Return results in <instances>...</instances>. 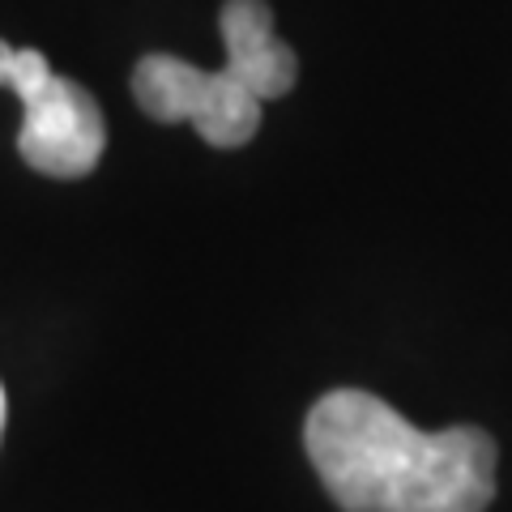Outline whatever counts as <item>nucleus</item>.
<instances>
[{
	"instance_id": "f257e3e1",
	"label": "nucleus",
	"mask_w": 512,
	"mask_h": 512,
	"mask_svg": "<svg viewBox=\"0 0 512 512\" xmlns=\"http://www.w3.org/2000/svg\"><path fill=\"white\" fill-rule=\"evenodd\" d=\"M303 444L342 512H487L495 500L487 431H419L363 389L320 397Z\"/></svg>"
},
{
	"instance_id": "f03ea898",
	"label": "nucleus",
	"mask_w": 512,
	"mask_h": 512,
	"mask_svg": "<svg viewBox=\"0 0 512 512\" xmlns=\"http://www.w3.org/2000/svg\"><path fill=\"white\" fill-rule=\"evenodd\" d=\"M0 86L22 103L18 154L30 167L52 180H82L99 167L107 150L103 111L77 82L56 77L43 52L0 39Z\"/></svg>"
},
{
	"instance_id": "7ed1b4c3",
	"label": "nucleus",
	"mask_w": 512,
	"mask_h": 512,
	"mask_svg": "<svg viewBox=\"0 0 512 512\" xmlns=\"http://www.w3.org/2000/svg\"><path fill=\"white\" fill-rule=\"evenodd\" d=\"M133 94L150 120L192 124L218 150L248 146L261 124V99L227 69H197L180 56H146L133 69Z\"/></svg>"
},
{
	"instance_id": "20e7f679",
	"label": "nucleus",
	"mask_w": 512,
	"mask_h": 512,
	"mask_svg": "<svg viewBox=\"0 0 512 512\" xmlns=\"http://www.w3.org/2000/svg\"><path fill=\"white\" fill-rule=\"evenodd\" d=\"M222 43H227L222 69L261 103L282 99L295 86L299 60L274 35V13L265 0H227L222 5Z\"/></svg>"
},
{
	"instance_id": "39448f33",
	"label": "nucleus",
	"mask_w": 512,
	"mask_h": 512,
	"mask_svg": "<svg viewBox=\"0 0 512 512\" xmlns=\"http://www.w3.org/2000/svg\"><path fill=\"white\" fill-rule=\"evenodd\" d=\"M0 436H5V389H0Z\"/></svg>"
}]
</instances>
